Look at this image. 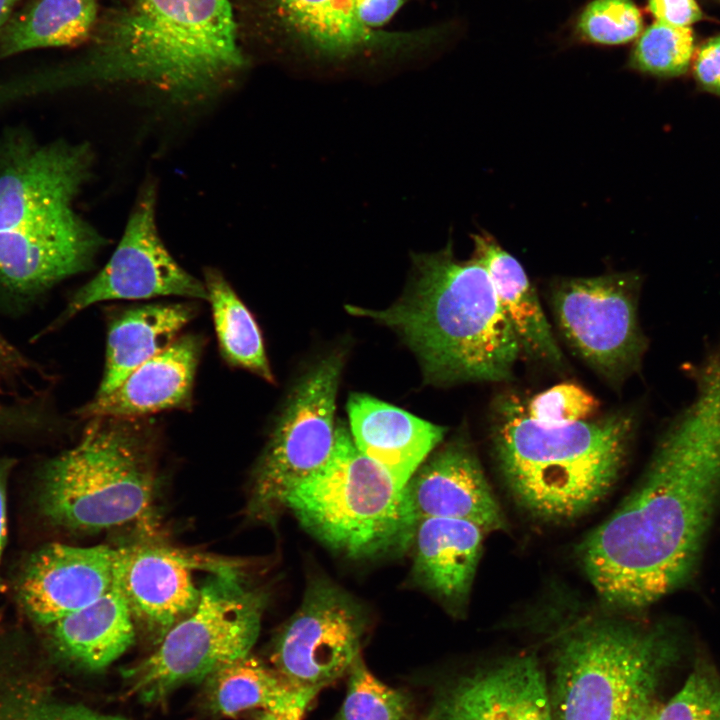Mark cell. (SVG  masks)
I'll return each instance as SVG.
<instances>
[{"label":"cell","mask_w":720,"mask_h":720,"mask_svg":"<svg viewBox=\"0 0 720 720\" xmlns=\"http://www.w3.org/2000/svg\"><path fill=\"white\" fill-rule=\"evenodd\" d=\"M689 370L694 399L638 485L577 550L596 593L616 609L648 607L687 580L720 499V347Z\"/></svg>","instance_id":"obj_1"},{"label":"cell","mask_w":720,"mask_h":720,"mask_svg":"<svg viewBox=\"0 0 720 720\" xmlns=\"http://www.w3.org/2000/svg\"><path fill=\"white\" fill-rule=\"evenodd\" d=\"M94 154L86 142L0 133V301L32 302L91 269L105 238L76 210Z\"/></svg>","instance_id":"obj_2"},{"label":"cell","mask_w":720,"mask_h":720,"mask_svg":"<svg viewBox=\"0 0 720 720\" xmlns=\"http://www.w3.org/2000/svg\"><path fill=\"white\" fill-rule=\"evenodd\" d=\"M346 309L396 331L435 384L508 380L521 352L486 268L450 245L414 256L409 287L390 307Z\"/></svg>","instance_id":"obj_3"},{"label":"cell","mask_w":720,"mask_h":720,"mask_svg":"<svg viewBox=\"0 0 720 720\" xmlns=\"http://www.w3.org/2000/svg\"><path fill=\"white\" fill-rule=\"evenodd\" d=\"M229 0H133L88 60L50 72L53 89L134 83L176 101L206 98L245 64Z\"/></svg>","instance_id":"obj_4"},{"label":"cell","mask_w":720,"mask_h":720,"mask_svg":"<svg viewBox=\"0 0 720 720\" xmlns=\"http://www.w3.org/2000/svg\"><path fill=\"white\" fill-rule=\"evenodd\" d=\"M637 428L632 411L601 419L546 425L532 419L513 394L496 400L492 442L515 501L546 522L575 519L613 488Z\"/></svg>","instance_id":"obj_5"},{"label":"cell","mask_w":720,"mask_h":720,"mask_svg":"<svg viewBox=\"0 0 720 720\" xmlns=\"http://www.w3.org/2000/svg\"><path fill=\"white\" fill-rule=\"evenodd\" d=\"M152 448V425L144 418L89 419L81 440L43 470V513L86 532L143 519L153 500Z\"/></svg>","instance_id":"obj_6"},{"label":"cell","mask_w":720,"mask_h":720,"mask_svg":"<svg viewBox=\"0 0 720 720\" xmlns=\"http://www.w3.org/2000/svg\"><path fill=\"white\" fill-rule=\"evenodd\" d=\"M284 508L322 544L355 559L405 551L418 521L406 488L361 453L343 425L327 461L286 493Z\"/></svg>","instance_id":"obj_7"},{"label":"cell","mask_w":720,"mask_h":720,"mask_svg":"<svg viewBox=\"0 0 720 720\" xmlns=\"http://www.w3.org/2000/svg\"><path fill=\"white\" fill-rule=\"evenodd\" d=\"M677 650L663 627L613 619L580 624L554 655L553 719L623 720L636 703L655 695Z\"/></svg>","instance_id":"obj_8"},{"label":"cell","mask_w":720,"mask_h":720,"mask_svg":"<svg viewBox=\"0 0 720 720\" xmlns=\"http://www.w3.org/2000/svg\"><path fill=\"white\" fill-rule=\"evenodd\" d=\"M265 602L264 593L250 588L235 568L217 564L195 608L166 632L151 655L127 671L132 691L146 701L160 700L248 656Z\"/></svg>","instance_id":"obj_9"},{"label":"cell","mask_w":720,"mask_h":720,"mask_svg":"<svg viewBox=\"0 0 720 720\" xmlns=\"http://www.w3.org/2000/svg\"><path fill=\"white\" fill-rule=\"evenodd\" d=\"M405 0H249L257 32L273 47L314 61L409 56L439 40L433 28L383 27Z\"/></svg>","instance_id":"obj_10"},{"label":"cell","mask_w":720,"mask_h":720,"mask_svg":"<svg viewBox=\"0 0 720 720\" xmlns=\"http://www.w3.org/2000/svg\"><path fill=\"white\" fill-rule=\"evenodd\" d=\"M641 276L566 278L552 291L556 321L572 350L611 384L641 366L648 347L638 320Z\"/></svg>","instance_id":"obj_11"},{"label":"cell","mask_w":720,"mask_h":720,"mask_svg":"<svg viewBox=\"0 0 720 720\" xmlns=\"http://www.w3.org/2000/svg\"><path fill=\"white\" fill-rule=\"evenodd\" d=\"M342 365L340 355L327 356L289 397L256 470L251 506L257 515L271 518L283 509L286 493L329 458Z\"/></svg>","instance_id":"obj_12"},{"label":"cell","mask_w":720,"mask_h":720,"mask_svg":"<svg viewBox=\"0 0 720 720\" xmlns=\"http://www.w3.org/2000/svg\"><path fill=\"white\" fill-rule=\"evenodd\" d=\"M367 625L357 599L327 578H314L277 635L271 660L290 684L317 695L349 672Z\"/></svg>","instance_id":"obj_13"},{"label":"cell","mask_w":720,"mask_h":720,"mask_svg":"<svg viewBox=\"0 0 720 720\" xmlns=\"http://www.w3.org/2000/svg\"><path fill=\"white\" fill-rule=\"evenodd\" d=\"M156 185L139 191L121 240L106 265L79 288L53 327L106 300L182 296L207 300L205 285L170 254L156 223Z\"/></svg>","instance_id":"obj_14"},{"label":"cell","mask_w":720,"mask_h":720,"mask_svg":"<svg viewBox=\"0 0 720 720\" xmlns=\"http://www.w3.org/2000/svg\"><path fill=\"white\" fill-rule=\"evenodd\" d=\"M422 720H554L536 657L520 655L463 676L440 690Z\"/></svg>","instance_id":"obj_15"},{"label":"cell","mask_w":720,"mask_h":720,"mask_svg":"<svg viewBox=\"0 0 720 720\" xmlns=\"http://www.w3.org/2000/svg\"><path fill=\"white\" fill-rule=\"evenodd\" d=\"M116 549L54 543L28 561L19 582L20 600L29 616L52 625L99 599L114 586Z\"/></svg>","instance_id":"obj_16"},{"label":"cell","mask_w":720,"mask_h":720,"mask_svg":"<svg viewBox=\"0 0 720 720\" xmlns=\"http://www.w3.org/2000/svg\"><path fill=\"white\" fill-rule=\"evenodd\" d=\"M208 565L168 547H121L116 549L114 584L133 616L161 639L197 605L202 585L194 572Z\"/></svg>","instance_id":"obj_17"},{"label":"cell","mask_w":720,"mask_h":720,"mask_svg":"<svg viewBox=\"0 0 720 720\" xmlns=\"http://www.w3.org/2000/svg\"><path fill=\"white\" fill-rule=\"evenodd\" d=\"M405 488L417 520H466L485 533L506 527L480 462L464 438L452 439L427 458Z\"/></svg>","instance_id":"obj_18"},{"label":"cell","mask_w":720,"mask_h":720,"mask_svg":"<svg viewBox=\"0 0 720 720\" xmlns=\"http://www.w3.org/2000/svg\"><path fill=\"white\" fill-rule=\"evenodd\" d=\"M203 347L198 335L177 337L133 370L111 392L95 396L78 410L84 419L144 418L191 406L194 378Z\"/></svg>","instance_id":"obj_19"},{"label":"cell","mask_w":720,"mask_h":720,"mask_svg":"<svg viewBox=\"0 0 720 720\" xmlns=\"http://www.w3.org/2000/svg\"><path fill=\"white\" fill-rule=\"evenodd\" d=\"M347 412L357 449L402 488L445 435L443 427L369 395H351Z\"/></svg>","instance_id":"obj_20"},{"label":"cell","mask_w":720,"mask_h":720,"mask_svg":"<svg viewBox=\"0 0 720 720\" xmlns=\"http://www.w3.org/2000/svg\"><path fill=\"white\" fill-rule=\"evenodd\" d=\"M486 533L460 519L417 521L412 573L416 584L457 612L468 600Z\"/></svg>","instance_id":"obj_21"},{"label":"cell","mask_w":720,"mask_h":720,"mask_svg":"<svg viewBox=\"0 0 720 720\" xmlns=\"http://www.w3.org/2000/svg\"><path fill=\"white\" fill-rule=\"evenodd\" d=\"M473 257L486 268L499 303L510 322L521 352L535 361L559 368L563 355L534 286L522 265L489 233L472 235Z\"/></svg>","instance_id":"obj_22"},{"label":"cell","mask_w":720,"mask_h":720,"mask_svg":"<svg viewBox=\"0 0 720 720\" xmlns=\"http://www.w3.org/2000/svg\"><path fill=\"white\" fill-rule=\"evenodd\" d=\"M195 312L189 303H156L116 314L109 323L104 371L95 396L114 390L133 370L169 346Z\"/></svg>","instance_id":"obj_23"},{"label":"cell","mask_w":720,"mask_h":720,"mask_svg":"<svg viewBox=\"0 0 720 720\" xmlns=\"http://www.w3.org/2000/svg\"><path fill=\"white\" fill-rule=\"evenodd\" d=\"M57 649L71 661L91 670L107 667L133 643V614L114 586L96 601L52 625Z\"/></svg>","instance_id":"obj_24"},{"label":"cell","mask_w":720,"mask_h":720,"mask_svg":"<svg viewBox=\"0 0 720 720\" xmlns=\"http://www.w3.org/2000/svg\"><path fill=\"white\" fill-rule=\"evenodd\" d=\"M96 0H33L0 33V60L28 50L78 44L91 32Z\"/></svg>","instance_id":"obj_25"},{"label":"cell","mask_w":720,"mask_h":720,"mask_svg":"<svg viewBox=\"0 0 720 720\" xmlns=\"http://www.w3.org/2000/svg\"><path fill=\"white\" fill-rule=\"evenodd\" d=\"M210 680L211 702L218 712L228 716L253 708L306 710L316 696L297 689L277 671L248 656L218 670Z\"/></svg>","instance_id":"obj_26"},{"label":"cell","mask_w":720,"mask_h":720,"mask_svg":"<svg viewBox=\"0 0 720 720\" xmlns=\"http://www.w3.org/2000/svg\"><path fill=\"white\" fill-rule=\"evenodd\" d=\"M203 283L224 360L273 382L262 336L251 312L217 269L207 268Z\"/></svg>","instance_id":"obj_27"},{"label":"cell","mask_w":720,"mask_h":720,"mask_svg":"<svg viewBox=\"0 0 720 720\" xmlns=\"http://www.w3.org/2000/svg\"><path fill=\"white\" fill-rule=\"evenodd\" d=\"M695 54L691 27L654 21L635 41L628 66L639 73L660 78L684 75Z\"/></svg>","instance_id":"obj_28"},{"label":"cell","mask_w":720,"mask_h":720,"mask_svg":"<svg viewBox=\"0 0 720 720\" xmlns=\"http://www.w3.org/2000/svg\"><path fill=\"white\" fill-rule=\"evenodd\" d=\"M348 673L346 697L336 720H411L408 695L377 679L360 656Z\"/></svg>","instance_id":"obj_29"},{"label":"cell","mask_w":720,"mask_h":720,"mask_svg":"<svg viewBox=\"0 0 720 720\" xmlns=\"http://www.w3.org/2000/svg\"><path fill=\"white\" fill-rule=\"evenodd\" d=\"M643 32V16L633 0H593L579 14L576 33L586 42L617 46Z\"/></svg>","instance_id":"obj_30"},{"label":"cell","mask_w":720,"mask_h":720,"mask_svg":"<svg viewBox=\"0 0 720 720\" xmlns=\"http://www.w3.org/2000/svg\"><path fill=\"white\" fill-rule=\"evenodd\" d=\"M655 720H720V676L706 658L697 659L678 691L659 705Z\"/></svg>","instance_id":"obj_31"},{"label":"cell","mask_w":720,"mask_h":720,"mask_svg":"<svg viewBox=\"0 0 720 720\" xmlns=\"http://www.w3.org/2000/svg\"><path fill=\"white\" fill-rule=\"evenodd\" d=\"M598 408V399L581 386L560 383L535 395L526 411L539 423L562 425L588 420Z\"/></svg>","instance_id":"obj_32"},{"label":"cell","mask_w":720,"mask_h":720,"mask_svg":"<svg viewBox=\"0 0 720 720\" xmlns=\"http://www.w3.org/2000/svg\"><path fill=\"white\" fill-rule=\"evenodd\" d=\"M0 720H128L93 710L82 704L51 700L19 691L0 699Z\"/></svg>","instance_id":"obj_33"},{"label":"cell","mask_w":720,"mask_h":720,"mask_svg":"<svg viewBox=\"0 0 720 720\" xmlns=\"http://www.w3.org/2000/svg\"><path fill=\"white\" fill-rule=\"evenodd\" d=\"M34 373L38 367L0 332V396L17 398V388Z\"/></svg>","instance_id":"obj_34"},{"label":"cell","mask_w":720,"mask_h":720,"mask_svg":"<svg viewBox=\"0 0 720 720\" xmlns=\"http://www.w3.org/2000/svg\"><path fill=\"white\" fill-rule=\"evenodd\" d=\"M692 74L701 91L720 98V33L704 41L695 51Z\"/></svg>","instance_id":"obj_35"},{"label":"cell","mask_w":720,"mask_h":720,"mask_svg":"<svg viewBox=\"0 0 720 720\" xmlns=\"http://www.w3.org/2000/svg\"><path fill=\"white\" fill-rule=\"evenodd\" d=\"M648 9L655 21L673 26L691 27L704 19L696 0H648Z\"/></svg>","instance_id":"obj_36"},{"label":"cell","mask_w":720,"mask_h":720,"mask_svg":"<svg viewBox=\"0 0 720 720\" xmlns=\"http://www.w3.org/2000/svg\"><path fill=\"white\" fill-rule=\"evenodd\" d=\"M12 464V461L9 459L0 460V562L7 532L6 483Z\"/></svg>","instance_id":"obj_37"},{"label":"cell","mask_w":720,"mask_h":720,"mask_svg":"<svg viewBox=\"0 0 720 720\" xmlns=\"http://www.w3.org/2000/svg\"><path fill=\"white\" fill-rule=\"evenodd\" d=\"M654 696L646 697L636 703L623 720H655L660 704Z\"/></svg>","instance_id":"obj_38"},{"label":"cell","mask_w":720,"mask_h":720,"mask_svg":"<svg viewBox=\"0 0 720 720\" xmlns=\"http://www.w3.org/2000/svg\"><path fill=\"white\" fill-rule=\"evenodd\" d=\"M265 713L257 720H301L304 709H293L288 711H264Z\"/></svg>","instance_id":"obj_39"},{"label":"cell","mask_w":720,"mask_h":720,"mask_svg":"<svg viewBox=\"0 0 720 720\" xmlns=\"http://www.w3.org/2000/svg\"><path fill=\"white\" fill-rule=\"evenodd\" d=\"M21 0H0V33L12 17L16 5Z\"/></svg>","instance_id":"obj_40"},{"label":"cell","mask_w":720,"mask_h":720,"mask_svg":"<svg viewBox=\"0 0 720 720\" xmlns=\"http://www.w3.org/2000/svg\"><path fill=\"white\" fill-rule=\"evenodd\" d=\"M9 410L7 406L0 402V430H2L8 423Z\"/></svg>","instance_id":"obj_41"},{"label":"cell","mask_w":720,"mask_h":720,"mask_svg":"<svg viewBox=\"0 0 720 720\" xmlns=\"http://www.w3.org/2000/svg\"><path fill=\"white\" fill-rule=\"evenodd\" d=\"M711 1H714L720 5V0H711Z\"/></svg>","instance_id":"obj_42"}]
</instances>
